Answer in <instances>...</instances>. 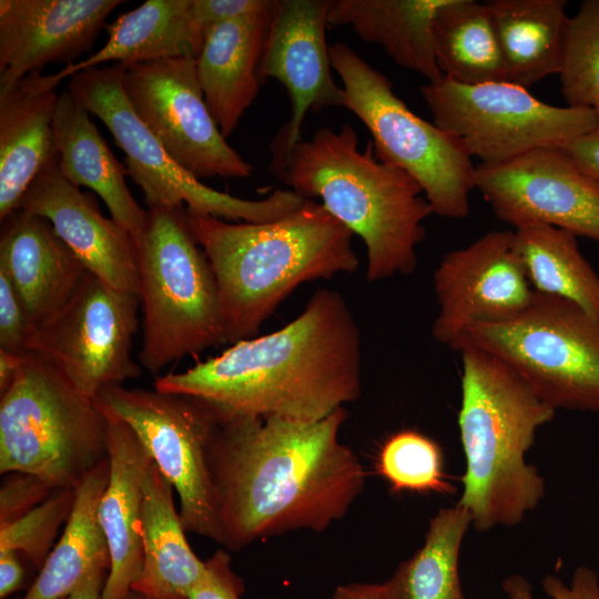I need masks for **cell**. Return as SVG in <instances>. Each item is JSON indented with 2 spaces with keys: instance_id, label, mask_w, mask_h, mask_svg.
<instances>
[{
  "instance_id": "b9f144b4",
  "label": "cell",
  "mask_w": 599,
  "mask_h": 599,
  "mask_svg": "<svg viewBox=\"0 0 599 599\" xmlns=\"http://www.w3.org/2000/svg\"><path fill=\"white\" fill-rule=\"evenodd\" d=\"M332 599H392V597L384 582H351L337 586Z\"/></svg>"
},
{
  "instance_id": "d4e9b609",
  "label": "cell",
  "mask_w": 599,
  "mask_h": 599,
  "mask_svg": "<svg viewBox=\"0 0 599 599\" xmlns=\"http://www.w3.org/2000/svg\"><path fill=\"white\" fill-rule=\"evenodd\" d=\"M53 129L62 175L75 186H87L98 193L111 219L136 241L144 229L148 210L129 191L124 180L126 167L113 156L89 112L68 90L59 93Z\"/></svg>"
},
{
  "instance_id": "52a82bcc",
  "label": "cell",
  "mask_w": 599,
  "mask_h": 599,
  "mask_svg": "<svg viewBox=\"0 0 599 599\" xmlns=\"http://www.w3.org/2000/svg\"><path fill=\"white\" fill-rule=\"evenodd\" d=\"M108 458L106 417L49 361L28 354L0 395V473L77 488Z\"/></svg>"
},
{
  "instance_id": "74e56055",
  "label": "cell",
  "mask_w": 599,
  "mask_h": 599,
  "mask_svg": "<svg viewBox=\"0 0 599 599\" xmlns=\"http://www.w3.org/2000/svg\"><path fill=\"white\" fill-rule=\"evenodd\" d=\"M4 476L0 488V526L34 509L54 489L51 484L33 474L13 471Z\"/></svg>"
},
{
  "instance_id": "60d3db41",
  "label": "cell",
  "mask_w": 599,
  "mask_h": 599,
  "mask_svg": "<svg viewBox=\"0 0 599 599\" xmlns=\"http://www.w3.org/2000/svg\"><path fill=\"white\" fill-rule=\"evenodd\" d=\"M26 580L20 555L16 551L0 552V598L6 599L20 590Z\"/></svg>"
},
{
  "instance_id": "cb8c5ba5",
  "label": "cell",
  "mask_w": 599,
  "mask_h": 599,
  "mask_svg": "<svg viewBox=\"0 0 599 599\" xmlns=\"http://www.w3.org/2000/svg\"><path fill=\"white\" fill-rule=\"evenodd\" d=\"M105 28L109 39L100 50L50 74L54 87L109 61L130 65L177 57L196 60L207 33L193 0H148Z\"/></svg>"
},
{
  "instance_id": "ffe728a7",
  "label": "cell",
  "mask_w": 599,
  "mask_h": 599,
  "mask_svg": "<svg viewBox=\"0 0 599 599\" xmlns=\"http://www.w3.org/2000/svg\"><path fill=\"white\" fill-rule=\"evenodd\" d=\"M0 271L37 329L68 304L88 272L49 220L22 209L1 222Z\"/></svg>"
},
{
  "instance_id": "f1b7e54d",
  "label": "cell",
  "mask_w": 599,
  "mask_h": 599,
  "mask_svg": "<svg viewBox=\"0 0 599 599\" xmlns=\"http://www.w3.org/2000/svg\"><path fill=\"white\" fill-rule=\"evenodd\" d=\"M110 475L109 458L97 465L75 488L68 522L38 576L20 599H62L93 571L110 569V554L98 518Z\"/></svg>"
},
{
  "instance_id": "6da1fadb",
  "label": "cell",
  "mask_w": 599,
  "mask_h": 599,
  "mask_svg": "<svg viewBox=\"0 0 599 599\" xmlns=\"http://www.w3.org/2000/svg\"><path fill=\"white\" fill-rule=\"evenodd\" d=\"M346 414L316 422L217 415L209 463L220 545L240 550L291 531L322 532L347 514L366 471L339 439Z\"/></svg>"
},
{
  "instance_id": "f546056e",
  "label": "cell",
  "mask_w": 599,
  "mask_h": 599,
  "mask_svg": "<svg viewBox=\"0 0 599 599\" xmlns=\"http://www.w3.org/2000/svg\"><path fill=\"white\" fill-rule=\"evenodd\" d=\"M433 38L443 77L469 85L509 82L507 64L485 2L444 0L434 18Z\"/></svg>"
},
{
  "instance_id": "ac0fdd59",
  "label": "cell",
  "mask_w": 599,
  "mask_h": 599,
  "mask_svg": "<svg viewBox=\"0 0 599 599\" xmlns=\"http://www.w3.org/2000/svg\"><path fill=\"white\" fill-rule=\"evenodd\" d=\"M121 0H0V92L87 51Z\"/></svg>"
},
{
  "instance_id": "4316f807",
  "label": "cell",
  "mask_w": 599,
  "mask_h": 599,
  "mask_svg": "<svg viewBox=\"0 0 599 599\" xmlns=\"http://www.w3.org/2000/svg\"><path fill=\"white\" fill-rule=\"evenodd\" d=\"M444 0H331L327 24L348 26L378 44L398 65L429 81L443 77L435 55L433 23Z\"/></svg>"
},
{
  "instance_id": "4dcf8cb0",
  "label": "cell",
  "mask_w": 599,
  "mask_h": 599,
  "mask_svg": "<svg viewBox=\"0 0 599 599\" xmlns=\"http://www.w3.org/2000/svg\"><path fill=\"white\" fill-rule=\"evenodd\" d=\"M515 246L534 292L565 298L599 318V276L576 235L546 224L514 229Z\"/></svg>"
},
{
  "instance_id": "f6af8a7d",
  "label": "cell",
  "mask_w": 599,
  "mask_h": 599,
  "mask_svg": "<svg viewBox=\"0 0 599 599\" xmlns=\"http://www.w3.org/2000/svg\"><path fill=\"white\" fill-rule=\"evenodd\" d=\"M125 599H144L141 595L135 591H131Z\"/></svg>"
},
{
  "instance_id": "9c48e42d",
  "label": "cell",
  "mask_w": 599,
  "mask_h": 599,
  "mask_svg": "<svg viewBox=\"0 0 599 599\" xmlns=\"http://www.w3.org/2000/svg\"><path fill=\"white\" fill-rule=\"evenodd\" d=\"M329 59L343 83V106L369 131L376 158L412 175L434 214L465 219L476 166L463 143L415 114L390 81L346 43L331 45Z\"/></svg>"
},
{
  "instance_id": "8d00e7d4",
  "label": "cell",
  "mask_w": 599,
  "mask_h": 599,
  "mask_svg": "<svg viewBox=\"0 0 599 599\" xmlns=\"http://www.w3.org/2000/svg\"><path fill=\"white\" fill-rule=\"evenodd\" d=\"M501 587L510 599H534L532 586L524 576L510 575ZM542 588L551 599H599V577L586 566L575 569L569 585L555 575H547Z\"/></svg>"
},
{
  "instance_id": "836d02e7",
  "label": "cell",
  "mask_w": 599,
  "mask_h": 599,
  "mask_svg": "<svg viewBox=\"0 0 599 599\" xmlns=\"http://www.w3.org/2000/svg\"><path fill=\"white\" fill-rule=\"evenodd\" d=\"M560 90L569 106L599 118V0H586L570 18Z\"/></svg>"
},
{
  "instance_id": "1f68e13d",
  "label": "cell",
  "mask_w": 599,
  "mask_h": 599,
  "mask_svg": "<svg viewBox=\"0 0 599 599\" xmlns=\"http://www.w3.org/2000/svg\"><path fill=\"white\" fill-rule=\"evenodd\" d=\"M470 525L465 508L439 509L429 521L423 546L384 582L392 599H465L458 561Z\"/></svg>"
},
{
  "instance_id": "5b68a950",
  "label": "cell",
  "mask_w": 599,
  "mask_h": 599,
  "mask_svg": "<svg viewBox=\"0 0 599 599\" xmlns=\"http://www.w3.org/2000/svg\"><path fill=\"white\" fill-rule=\"evenodd\" d=\"M461 400L458 413L466 459L458 506L480 532L515 526L538 506L545 481L526 454L536 432L556 410L497 356L461 348Z\"/></svg>"
},
{
  "instance_id": "8992f818",
  "label": "cell",
  "mask_w": 599,
  "mask_h": 599,
  "mask_svg": "<svg viewBox=\"0 0 599 599\" xmlns=\"http://www.w3.org/2000/svg\"><path fill=\"white\" fill-rule=\"evenodd\" d=\"M143 312L141 365L152 374L225 343L216 280L186 206L148 209L135 241Z\"/></svg>"
},
{
  "instance_id": "e0dca14e",
  "label": "cell",
  "mask_w": 599,
  "mask_h": 599,
  "mask_svg": "<svg viewBox=\"0 0 599 599\" xmlns=\"http://www.w3.org/2000/svg\"><path fill=\"white\" fill-rule=\"evenodd\" d=\"M433 286L438 313L432 334L446 346L467 327L516 317L534 296L514 231H490L446 253L434 271Z\"/></svg>"
},
{
  "instance_id": "7a4b0ae2",
  "label": "cell",
  "mask_w": 599,
  "mask_h": 599,
  "mask_svg": "<svg viewBox=\"0 0 599 599\" xmlns=\"http://www.w3.org/2000/svg\"><path fill=\"white\" fill-rule=\"evenodd\" d=\"M154 388L200 398L222 417L321 420L361 396V334L343 296L322 288L281 329L159 376Z\"/></svg>"
},
{
  "instance_id": "ab89813d",
  "label": "cell",
  "mask_w": 599,
  "mask_h": 599,
  "mask_svg": "<svg viewBox=\"0 0 599 599\" xmlns=\"http://www.w3.org/2000/svg\"><path fill=\"white\" fill-rule=\"evenodd\" d=\"M585 172L599 181V123L560 146Z\"/></svg>"
},
{
  "instance_id": "30bf717a",
  "label": "cell",
  "mask_w": 599,
  "mask_h": 599,
  "mask_svg": "<svg viewBox=\"0 0 599 599\" xmlns=\"http://www.w3.org/2000/svg\"><path fill=\"white\" fill-rule=\"evenodd\" d=\"M125 67H94L70 77L68 91L98 116L125 153L126 172L141 189L148 209L181 206L201 215L266 223L300 207L305 199L292 190H276L263 200H244L200 182L166 152L134 112L123 90Z\"/></svg>"
},
{
  "instance_id": "7c38bea8",
  "label": "cell",
  "mask_w": 599,
  "mask_h": 599,
  "mask_svg": "<svg viewBox=\"0 0 599 599\" xmlns=\"http://www.w3.org/2000/svg\"><path fill=\"white\" fill-rule=\"evenodd\" d=\"M98 405L125 422L180 500L184 529L219 544L215 494L209 449L216 412L194 396L113 385Z\"/></svg>"
},
{
  "instance_id": "277c9868",
  "label": "cell",
  "mask_w": 599,
  "mask_h": 599,
  "mask_svg": "<svg viewBox=\"0 0 599 599\" xmlns=\"http://www.w3.org/2000/svg\"><path fill=\"white\" fill-rule=\"evenodd\" d=\"M358 143L347 123L337 131L319 128L294 146L278 179L304 199H321L334 217L362 237L368 282L412 274L432 206L412 175L376 158L372 140L364 150Z\"/></svg>"
},
{
  "instance_id": "3957f363",
  "label": "cell",
  "mask_w": 599,
  "mask_h": 599,
  "mask_svg": "<svg viewBox=\"0 0 599 599\" xmlns=\"http://www.w3.org/2000/svg\"><path fill=\"white\" fill-rule=\"evenodd\" d=\"M186 213L216 280L225 343L257 336L298 285L358 267L353 232L313 200L266 223Z\"/></svg>"
},
{
  "instance_id": "d6986e66",
  "label": "cell",
  "mask_w": 599,
  "mask_h": 599,
  "mask_svg": "<svg viewBox=\"0 0 599 599\" xmlns=\"http://www.w3.org/2000/svg\"><path fill=\"white\" fill-rule=\"evenodd\" d=\"M18 209L49 220L88 272L119 291L140 296L134 238L101 213L91 193L81 192L62 175L58 160L35 177Z\"/></svg>"
},
{
  "instance_id": "2e32d148",
  "label": "cell",
  "mask_w": 599,
  "mask_h": 599,
  "mask_svg": "<svg viewBox=\"0 0 599 599\" xmlns=\"http://www.w3.org/2000/svg\"><path fill=\"white\" fill-rule=\"evenodd\" d=\"M331 0H274L270 28L258 67L261 81L273 78L286 89L291 115L271 142L270 172L280 176L294 146L303 140L302 124L309 110L343 106L326 43Z\"/></svg>"
},
{
  "instance_id": "9a60e30c",
  "label": "cell",
  "mask_w": 599,
  "mask_h": 599,
  "mask_svg": "<svg viewBox=\"0 0 599 599\" xmlns=\"http://www.w3.org/2000/svg\"><path fill=\"white\" fill-rule=\"evenodd\" d=\"M475 189L514 229L539 223L599 242V181L560 146L476 166Z\"/></svg>"
},
{
  "instance_id": "d6a6232c",
  "label": "cell",
  "mask_w": 599,
  "mask_h": 599,
  "mask_svg": "<svg viewBox=\"0 0 599 599\" xmlns=\"http://www.w3.org/2000/svg\"><path fill=\"white\" fill-rule=\"evenodd\" d=\"M376 469L395 493L455 491L445 473L440 446L416 430L405 429L389 436L379 450Z\"/></svg>"
},
{
  "instance_id": "44dd1931",
  "label": "cell",
  "mask_w": 599,
  "mask_h": 599,
  "mask_svg": "<svg viewBox=\"0 0 599 599\" xmlns=\"http://www.w3.org/2000/svg\"><path fill=\"white\" fill-rule=\"evenodd\" d=\"M100 408L106 417L110 461L109 480L98 508L110 554L102 599H125L142 570L143 484L152 458L125 422Z\"/></svg>"
},
{
  "instance_id": "7bdbcfd3",
  "label": "cell",
  "mask_w": 599,
  "mask_h": 599,
  "mask_svg": "<svg viewBox=\"0 0 599 599\" xmlns=\"http://www.w3.org/2000/svg\"><path fill=\"white\" fill-rule=\"evenodd\" d=\"M109 569L93 571L74 591L62 599H102Z\"/></svg>"
},
{
  "instance_id": "8fae6325",
  "label": "cell",
  "mask_w": 599,
  "mask_h": 599,
  "mask_svg": "<svg viewBox=\"0 0 599 599\" xmlns=\"http://www.w3.org/2000/svg\"><path fill=\"white\" fill-rule=\"evenodd\" d=\"M420 94L433 123L487 165L561 146L599 123L589 109L548 104L508 81L469 85L441 77L422 85Z\"/></svg>"
},
{
  "instance_id": "603a6c76",
  "label": "cell",
  "mask_w": 599,
  "mask_h": 599,
  "mask_svg": "<svg viewBox=\"0 0 599 599\" xmlns=\"http://www.w3.org/2000/svg\"><path fill=\"white\" fill-rule=\"evenodd\" d=\"M273 4L211 27L196 59L205 103L225 139L258 94V67Z\"/></svg>"
},
{
  "instance_id": "f35d334b",
  "label": "cell",
  "mask_w": 599,
  "mask_h": 599,
  "mask_svg": "<svg viewBox=\"0 0 599 599\" xmlns=\"http://www.w3.org/2000/svg\"><path fill=\"white\" fill-rule=\"evenodd\" d=\"M242 579L231 568V557L224 549L205 560V571L189 593V599H241Z\"/></svg>"
},
{
  "instance_id": "83f0119b",
  "label": "cell",
  "mask_w": 599,
  "mask_h": 599,
  "mask_svg": "<svg viewBox=\"0 0 599 599\" xmlns=\"http://www.w3.org/2000/svg\"><path fill=\"white\" fill-rule=\"evenodd\" d=\"M509 82L529 87L561 71L570 23L565 0L486 1Z\"/></svg>"
},
{
  "instance_id": "4fadbf2b",
  "label": "cell",
  "mask_w": 599,
  "mask_h": 599,
  "mask_svg": "<svg viewBox=\"0 0 599 599\" xmlns=\"http://www.w3.org/2000/svg\"><path fill=\"white\" fill-rule=\"evenodd\" d=\"M140 296L87 272L68 304L35 332L31 351L55 366L83 395L141 375L131 356Z\"/></svg>"
},
{
  "instance_id": "5bb4252c",
  "label": "cell",
  "mask_w": 599,
  "mask_h": 599,
  "mask_svg": "<svg viewBox=\"0 0 599 599\" xmlns=\"http://www.w3.org/2000/svg\"><path fill=\"white\" fill-rule=\"evenodd\" d=\"M124 67L122 84L131 106L177 164L197 179L252 174V165L229 145L210 113L195 59Z\"/></svg>"
},
{
  "instance_id": "ee69618b",
  "label": "cell",
  "mask_w": 599,
  "mask_h": 599,
  "mask_svg": "<svg viewBox=\"0 0 599 599\" xmlns=\"http://www.w3.org/2000/svg\"><path fill=\"white\" fill-rule=\"evenodd\" d=\"M24 357L0 351V395L7 392L16 379Z\"/></svg>"
},
{
  "instance_id": "ba28073f",
  "label": "cell",
  "mask_w": 599,
  "mask_h": 599,
  "mask_svg": "<svg viewBox=\"0 0 599 599\" xmlns=\"http://www.w3.org/2000/svg\"><path fill=\"white\" fill-rule=\"evenodd\" d=\"M448 347L497 356L555 410L599 413V318L571 301L534 292L516 317L467 327Z\"/></svg>"
},
{
  "instance_id": "7402d4cb",
  "label": "cell",
  "mask_w": 599,
  "mask_h": 599,
  "mask_svg": "<svg viewBox=\"0 0 599 599\" xmlns=\"http://www.w3.org/2000/svg\"><path fill=\"white\" fill-rule=\"evenodd\" d=\"M33 72L0 92V221L18 210L35 177L58 160L53 116L59 93Z\"/></svg>"
},
{
  "instance_id": "e575fe53",
  "label": "cell",
  "mask_w": 599,
  "mask_h": 599,
  "mask_svg": "<svg viewBox=\"0 0 599 599\" xmlns=\"http://www.w3.org/2000/svg\"><path fill=\"white\" fill-rule=\"evenodd\" d=\"M74 488H54L50 496L21 518L0 526V552L22 554L34 568L42 567L54 540L70 518Z\"/></svg>"
},
{
  "instance_id": "484cf974",
  "label": "cell",
  "mask_w": 599,
  "mask_h": 599,
  "mask_svg": "<svg viewBox=\"0 0 599 599\" xmlns=\"http://www.w3.org/2000/svg\"><path fill=\"white\" fill-rule=\"evenodd\" d=\"M173 493L172 484L152 460L143 484V564L132 586L144 599H189L205 571V560L187 542Z\"/></svg>"
},
{
  "instance_id": "d590c367",
  "label": "cell",
  "mask_w": 599,
  "mask_h": 599,
  "mask_svg": "<svg viewBox=\"0 0 599 599\" xmlns=\"http://www.w3.org/2000/svg\"><path fill=\"white\" fill-rule=\"evenodd\" d=\"M37 328L31 323L13 285L0 271V351L30 354Z\"/></svg>"
}]
</instances>
